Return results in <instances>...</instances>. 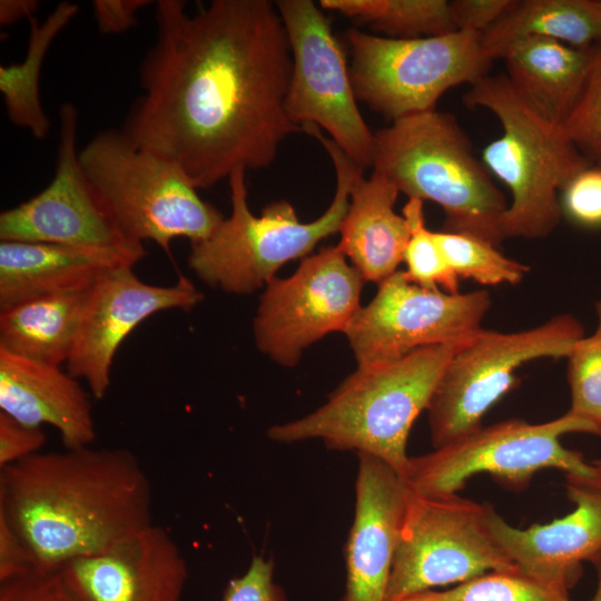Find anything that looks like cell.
<instances>
[{
    "label": "cell",
    "mask_w": 601,
    "mask_h": 601,
    "mask_svg": "<svg viewBox=\"0 0 601 601\" xmlns=\"http://www.w3.org/2000/svg\"><path fill=\"white\" fill-rule=\"evenodd\" d=\"M155 6L142 95L121 130L177 162L197 189L270 166L303 131L286 112L293 59L275 1L214 0L194 14L181 0Z\"/></svg>",
    "instance_id": "cell-1"
},
{
    "label": "cell",
    "mask_w": 601,
    "mask_h": 601,
    "mask_svg": "<svg viewBox=\"0 0 601 601\" xmlns=\"http://www.w3.org/2000/svg\"><path fill=\"white\" fill-rule=\"evenodd\" d=\"M0 514L36 569L58 571L154 524L151 484L127 449L40 451L0 469Z\"/></svg>",
    "instance_id": "cell-2"
},
{
    "label": "cell",
    "mask_w": 601,
    "mask_h": 601,
    "mask_svg": "<svg viewBox=\"0 0 601 601\" xmlns=\"http://www.w3.org/2000/svg\"><path fill=\"white\" fill-rule=\"evenodd\" d=\"M467 338L422 347L393 361L357 365L322 406L270 426L268 436L280 443L318 439L331 450L372 455L402 476L410 459L411 427L427 410L445 367Z\"/></svg>",
    "instance_id": "cell-3"
},
{
    "label": "cell",
    "mask_w": 601,
    "mask_h": 601,
    "mask_svg": "<svg viewBox=\"0 0 601 601\" xmlns=\"http://www.w3.org/2000/svg\"><path fill=\"white\" fill-rule=\"evenodd\" d=\"M372 168L408 198L437 204L445 215L444 230L495 246L505 239L509 203L454 115L435 109L376 130Z\"/></svg>",
    "instance_id": "cell-4"
},
{
    "label": "cell",
    "mask_w": 601,
    "mask_h": 601,
    "mask_svg": "<svg viewBox=\"0 0 601 601\" xmlns=\"http://www.w3.org/2000/svg\"><path fill=\"white\" fill-rule=\"evenodd\" d=\"M306 132L316 137L332 159L336 189L328 208L315 220L302 223L286 200L268 204L260 216L250 211L246 170L237 169L228 178L231 214L206 239L191 244L188 266L205 284L231 294H249L275 277L287 262L305 258L315 246L338 233L349 204L354 179L363 173L315 126Z\"/></svg>",
    "instance_id": "cell-5"
},
{
    "label": "cell",
    "mask_w": 601,
    "mask_h": 601,
    "mask_svg": "<svg viewBox=\"0 0 601 601\" xmlns=\"http://www.w3.org/2000/svg\"><path fill=\"white\" fill-rule=\"evenodd\" d=\"M462 100L469 108L491 111L502 126V135L484 147L482 162L511 194L503 217L505 239L548 237L563 216L561 190L594 164L563 126L545 119L519 95L506 75L482 77Z\"/></svg>",
    "instance_id": "cell-6"
},
{
    "label": "cell",
    "mask_w": 601,
    "mask_h": 601,
    "mask_svg": "<svg viewBox=\"0 0 601 601\" xmlns=\"http://www.w3.org/2000/svg\"><path fill=\"white\" fill-rule=\"evenodd\" d=\"M81 167L121 230L132 240L206 239L224 219L174 160L106 129L80 149Z\"/></svg>",
    "instance_id": "cell-7"
},
{
    "label": "cell",
    "mask_w": 601,
    "mask_h": 601,
    "mask_svg": "<svg viewBox=\"0 0 601 601\" xmlns=\"http://www.w3.org/2000/svg\"><path fill=\"white\" fill-rule=\"evenodd\" d=\"M578 432L599 435V427L570 411L545 423L512 418L481 426L433 452L410 457L401 477L410 491L423 495L456 494L480 473L515 489H523L543 469L588 480L590 462L561 443L563 435Z\"/></svg>",
    "instance_id": "cell-8"
},
{
    "label": "cell",
    "mask_w": 601,
    "mask_h": 601,
    "mask_svg": "<svg viewBox=\"0 0 601 601\" xmlns=\"http://www.w3.org/2000/svg\"><path fill=\"white\" fill-rule=\"evenodd\" d=\"M349 76L357 100L394 121L435 110L449 89L470 86L489 75L492 65L481 35L455 31L401 39L348 29Z\"/></svg>",
    "instance_id": "cell-9"
},
{
    "label": "cell",
    "mask_w": 601,
    "mask_h": 601,
    "mask_svg": "<svg viewBox=\"0 0 601 601\" xmlns=\"http://www.w3.org/2000/svg\"><path fill=\"white\" fill-rule=\"evenodd\" d=\"M583 336L569 314L518 332L477 331L450 359L427 406L434 447L480 428L484 414L515 385L520 366L568 357Z\"/></svg>",
    "instance_id": "cell-10"
},
{
    "label": "cell",
    "mask_w": 601,
    "mask_h": 601,
    "mask_svg": "<svg viewBox=\"0 0 601 601\" xmlns=\"http://www.w3.org/2000/svg\"><path fill=\"white\" fill-rule=\"evenodd\" d=\"M503 570L516 569L489 530L485 504L408 490L385 601Z\"/></svg>",
    "instance_id": "cell-11"
},
{
    "label": "cell",
    "mask_w": 601,
    "mask_h": 601,
    "mask_svg": "<svg viewBox=\"0 0 601 601\" xmlns=\"http://www.w3.org/2000/svg\"><path fill=\"white\" fill-rule=\"evenodd\" d=\"M288 37L293 68L286 98L289 120L316 126L362 168L372 167L374 132L355 97L342 46L319 4L275 1Z\"/></svg>",
    "instance_id": "cell-12"
},
{
    "label": "cell",
    "mask_w": 601,
    "mask_h": 601,
    "mask_svg": "<svg viewBox=\"0 0 601 601\" xmlns=\"http://www.w3.org/2000/svg\"><path fill=\"white\" fill-rule=\"evenodd\" d=\"M364 283L337 245L303 258L292 276L266 284L253 322L257 348L295 366L308 346L346 331L362 307Z\"/></svg>",
    "instance_id": "cell-13"
},
{
    "label": "cell",
    "mask_w": 601,
    "mask_h": 601,
    "mask_svg": "<svg viewBox=\"0 0 601 601\" xmlns=\"http://www.w3.org/2000/svg\"><path fill=\"white\" fill-rule=\"evenodd\" d=\"M59 120L53 178L36 196L0 214L1 242L106 248L138 263L146 256L144 244L121 230L81 167L76 106L65 102Z\"/></svg>",
    "instance_id": "cell-14"
},
{
    "label": "cell",
    "mask_w": 601,
    "mask_h": 601,
    "mask_svg": "<svg viewBox=\"0 0 601 601\" xmlns=\"http://www.w3.org/2000/svg\"><path fill=\"white\" fill-rule=\"evenodd\" d=\"M491 307L486 290L450 294L423 288L397 270L378 284L344 332L357 365L401 358L432 345L467 338Z\"/></svg>",
    "instance_id": "cell-15"
},
{
    "label": "cell",
    "mask_w": 601,
    "mask_h": 601,
    "mask_svg": "<svg viewBox=\"0 0 601 601\" xmlns=\"http://www.w3.org/2000/svg\"><path fill=\"white\" fill-rule=\"evenodd\" d=\"M132 267L110 269L90 288L67 362L68 373L85 380L97 400L109 388L117 349L142 321L162 311H190L204 298L183 275L175 285L157 286L141 280Z\"/></svg>",
    "instance_id": "cell-16"
},
{
    "label": "cell",
    "mask_w": 601,
    "mask_h": 601,
    "mask_svg": "<svg viewBox=\"0 0 601 601\" xmlns=\"http://www.w3.org/2000/svg\"><path fill=\"white\" fill-rule=\"evenodd\" d=\"M59 571L76 601H180L188 578L177 543L156 524Z\"/></svg>",
    "instance_id": "cell-17"
},
{
    "label": "cell",
    "mask_w": 601,
    "mask_h": 601,
    "mask_svg": "<svg viewBox=\"0 0 601 601\" xmlns=\"http://www.w3.org/2000/svg\"><path fill=\"white\" fill-rule=\"evenodd\" d=\"M574 510L546 524L528 529L510 525L485 504L489 530L515 569L529 577L570 590L581 563L601 551V492L581 477L566 475Z\"/></svg>",
    "instance_id": "cell-18"
},
{
    "label": "cell",
    "mask_w": 601,
    "mask_h": 601,
    "mask_svg": "<svg viewBox=\"0 0 601 601\" xmlns=\"http://www.w3.org/2000/svg\"><path fill=\"white\" fill-rule=\"evenodd\" d=\"M357 456L355 514L345 548L341 601H385L408 489L383 461Z\"/></svg>",
    "instance_id": "cell-19"
},
{
    "label": "cell",
    "mask_w": 601,
    "mask_h": 601,
    "mask_svg": "<svg viewBox=\"0 0 601 601\" xmlns=\"http://www.w3.org/2000/svg\"><path fill=\"white\" fill-rule=\"evenodd\" d=\"M0 412L30 427H55L67 449L91 445L96 439L91 402L78 378L2 348Z\"/></svg>",
    "instance_id": "cell-20"
},
{
    "label": "cell",
    "mask_w": 601,
    "mask_h": 601,
    "mask_svg": "<svg viewBox=\"0 0 601 601\" xmlns=\"http://www.w3.org/2000/svg\"><path fill=\"white\" fill-rule=\"evenodd\" d=\"M135 264L112 249L3 240L0 309L33 298L88 290L110 269Z\"/></svg>",
    "instance_id": "cell-21"
},
{
    "label": "cell",
    "mask_w": 601,
    "mask_h": 601,
    "mask_svg": "<svg viewBox=\"0 0 601 601\" xmlns=\"http://www.w3.org/2000/svg\"><path fill=\"white\" fill-rule=\"evenodd\" d=\"M400 191L383 175L354 179L337 246L364 282L377 285L397 272L410 239L406 219L394 210Z\"/></svg>",
    "instance_id": "cell-22"
},
{
    "label": "cell",
    "mask_w": 601,
    "mask_h": 601,
    "mask_svg": "<svg viewBox=\"0 0 601 601\" xmlns=\"http://www.w3.org/2000/svg\"><path fill=\"white\" fill-rule=\"evenodd\" d=\"M593 47L529 37L511 45L502 59L519 95L545 119L563 126L583 87Z\"/></svg>",
    "instance_id": "cell-23"
},
{
    "label": "cell",
    "mask_w": 601,
    "mask_h": 601,
    "mask_svg": "<svg viewBox=\"0 0 601 601\" xmlns=\"http://www.w3.org/2000/svg\"><path fill=\"white\" fill-rule=\"evenodd\" d=\"M541 37L575 48L601 43V0H513L505 13L481 35L490 60L502 59L514 42Z\"/></svg>",
    "instance_id": "cell-24"
},
{
    "label": "cell",
    "mask_w": 601,
    "mask_h": 601,
    "mask_svg": "<svg viewBox=\"0 0 601 601\" xmlns=\"http://www.w3.org/2000/svg\"><path fill=\"white\" fill-rule=\"evenodd\" d=\"M89 290L33 298L0 309V348L50 365L67 363Z\"/></svg>",
    "instance_id": "cell-25"
},
{
    "label": "cell",
    "mask_w": 601,
    "mask_h": 601,
    "mask_svg": "<svg viewBox=\"0 0 601 601\" xmlns=\"http://www.w3.org/2000/svg\"><path fill=\"white\" fill-rule=\"evenodd\" d=\"M78 4L63 1L42 20L28 19L30 31L23 61L0 67V91L9 120L43 139L51 129L40 99V73L57 36L78 14Z\"/></svg>",
    "instance_id": "cell-26"
},
{
    "label": "cell",
    "mask_w": 601,
    "mask_h": 601,
    "mask_svg": "<svg viewBox=\"0 0 601 601\" xmlns=\"http://www.w3.org/2000/svg\"><path fill=\"white\" fill-rule=\"evenodd\" d=\"M319 7L355 19L390 38L412 39L455 32L446 0H321Z\"/></svg>",
    "instance_id": "cell-27"
},
{
    "label": "cell",
    "mask_w": 601,
    "mask_h": 601,
    "mask_svg": "<svg viewBox=\"0 0 601 601\" xmlns=\"http://www.w3.org/2000/svg\"><path fill=\"white\" fill-rule=\"evenodd\" d=\"M434 236L457 277L470 278L482 285H516L530 267L514 260L496 246L473 235L454 231H434Z\"/></svg>",
    "instance_id": "cell-28"
},
{
    "label": "cell",
    "mask_w": 601,
    "mask_h": 601,
    "mask_svg": "<svg viewBox=\"0 0 601 601\" xmlns=\"http://www.w3.org/2000/svg\"><path fill=\"white\" fill-rule=\"evenodd\" d=\"M423 204L420 199L408 198L402 209L410 228L403 258L406 263L404 275L408 282L423 288L457 294L459 277L449 265L434 231L425 225Z\"/></svg>",
    "instance_id": "cell-29"
},
{
    "label": "cell",
    "mask_w": 601,
    "mask_h": 601,
    "mask_svg": "<svg viewBox=\"0 0 601 601\" xmlns=\"http://www.w3.org/2000/svg\"><path fill=\"white\" fill-rule=\"evenodd\" d=\"M441 594L447 601H571L569 590L518 570L486 572Z\"/></svg>",
    "instance_id": "cell-30"
},
{
    "label": "cell",
    "mask_w": 601,
    "mask_h": 601,
    "mask_svg": "<svg viewBox=\"0 0 601 601\" xmlns=\"http://www.w3.org/2000/svg\"><path fill=\"white\" fill-rule=\"evenodd\" d=\"M568 358V382L573 414L601 427V327L581 337Z\"/></svg>",
    "instance_id": "cell-31"
},
{
    "label": "cell",
    "mask_w": 601,
    "mask_h": 601,
    "mask_svg": "<svg viewBox=\"0 0 601 601\" xmlns=\"http://www.w3.org/2000/svg\"><path fill=\"white\" fill-rule=\"evenodd\" d=\"M563 128L588 160L601 162V43L592 49L583 87Z\"/></svg>",
    "instance_id": "cell-32"
},
{
    "label": "cell",
    "mask_w": 601,
    "mask_h": 601,
    "mask_svg": "<svg viewBox=\"0 0 601 601\" xmlns=\"http://www.w3.org/2000/svg\"><path fill=\"white\" fill-rule=\"evenodd\" d=\"M563 215L585 228H601V167L592 165L577 174L561 190Z\"/></svg>",
    "instance_id": "cell-33"
},
{
    "label": "cell",
    "mask_w": 601,
    "mask_h": 601,
    "mask_svg": "<svg viewBox=\"0 0 601 601\" xmlns=\"http://www.w3.org/2000/svg\"><path fill=\"white\" fill-rule=\"evenodd\" d=\"M0 601H76L60 571L36 568L0 581Z\"/></svg>",
    "instance_id": "cell-34"
},
{
    "label": "cell",
    "mask_w": 601,
    "mask_h": 601,
    "mask_svg": "<svg viewBox=\"0 0 601 601\" xmlns=\"http://www.w3.org/2000/svg\"><path fill=\"white\" fill-rule=\"evenodd\" d=\"M221 601H287L274 581V561L254 555L247 571L227 583Z\"/></svg>",
    "instance_id": "cell-35"
},
{
    "label": "cell",
    "mask_w": 601,
    "mask_h": 601,
    "mask_svg": "<svg viewBox=\"0 0 601 601\" xmlns=\"http://www.w3.org/2000/svg\"><path fill=\"white\" fill-rule=\"evenodd\" d=\"M45 442L41 427L27 426L0 412V469L40 452Z\"/></svg>",
    "instance_id": "cell-36"
},
{
    "label": "cell",
    "mask_w": 601,
    "mask_h": 601,
    "mask_svg": "<svg viewBox=\"0 0 601 601\" xmlns=\"http://www.w3.org/2000/svg\"><path fill=\"white\" fill-rule=\"evenodd\" d=\"M513 0H454L450 1L456 31L482 35L510 8Z\"/></svg>",
    "instance_id": "cell-37"
},
{
    "label": "cell",
    "mask_w": 601,
    "mask_h": 601,
    "mask_svg": "<svg viewBox=\"0 0 601 601\" xmlns=\"http://www.w3.org/2000/svg\"><path fill=\"white\" fill-rule=\"evenodd\" d=\"M148 0H93L92 10L100 32L118 35L136 23L138 11L148 6Z\"/></svg>",
    "instance_id": "cell-38"
},
{
    "label": "cell",
    "mask_w": 601,
    "mask_h": 601,
    "mask_svg": "<svg viewBox=\"0 0 601 601\" xmlns=\"http://www.w3.org/2000/svg\"><path fill=\"white\" fill-rule=\"evenodd\" d=\"M33 562L20 538L0 514V581L33 569Z\"/></svg>",
    "instance_id": "cell-39"
},
{
    "label": "cell",
    "mask_w": 601,
    "mask_h": 601,
    "mask_svg": "<svg viewBox=\"0 0 601 601\" xmlns=\"http://www.w3.org/2000/svg\"><path fill=\"white\" fill-rule=\"evenodd\" d=\"M36 0H1L0 1V24L10 26L19 20L33 17L38 9Z\"/></svg>",
    "instance_id": "cell-40"
},
{
    "label": "cell",
    "mask_w": 601,
    "mask_h": 601,
    "mask_svg": "<svg viewBox=\"0 0 601 601\" xmlns=\"http://www.w3.org/2000/svg\"><path fill=\"white\" fill-rule=\"evenodd\" d=\"M401 601H447L442 597L441 592H435L433 590H426L423 592L411 594Z\"/></svg>",
    "instance_id": "cell-41"
},
{
    "label": "cell",
    "mask_w": 601,
    "mask_h": 601,
    "mask_svg": "<svg viewBox=\"0 0 601 601\" xmlns=\"http://www.w3.org/2000/svg\"><path fill=\"white\" fill-rule=\"evenodd\" d=\"M597 570V590L594 595L589 601H601V551L591 560Z\"/></svg>",
    "instance_id": "cell-42"
},
{
    "label": "cell",
    "mask_w": 601,
    "mask_h": 601,
    "mask_svg": "<svg viewBox=\"0 0 601 601\" xmlns=\"http://www.w3.org/2000/svg\"><path fill=\"white\" fill-rule=\"evenodd\" d=\"M590 464L592 467V476L584 480L601 492V460L592 461Z\"/></svg>",
    "instance_id": "cell-43"
},
{
    "label": "cell",
    "mask_w": 601,
    "mask_h": 601,
    "mask_svg": "<svg viewBox=\"0 0 601 601\" xmlns=\"http://www.w3.org/2000/svg\"><path fill=\"white\" fill-rule=\"evenodd\" d=\"M595 311L599 319V327H601V298L595 304Z\"/></svg>",
    "instance_id": "cell-44"
},
{
    "label": "cell",
    "mask_w": 601,
    "mask_h": 601,
    "mask_svg": "<svg viewBox=\"0 0 601 601\" xmlns=\"http://www.w3.org/2000/svg\"><path fill=\"white\" fill-rule=\"evenodd\" d=\"M595 165H598V166H600V167H601V162H599V164H595Z\"/></svg>",
    "instance_id": "cell-45"
},
{
    "label": "cell",
    "mask_w": 601,
    "mask_h": 601,
    "mask_svg": "<svg viewBox=\"0 0 601 601\" xmlns=\"http://www.w3.org/2000/svg\"><path fill=\"white\" fill-rule=\"evenodd\" d=\"M599 435H601V427H600V433H599Z\"/></svg>",
    "instance_id": "cell-46"
}]
</instances>
